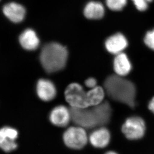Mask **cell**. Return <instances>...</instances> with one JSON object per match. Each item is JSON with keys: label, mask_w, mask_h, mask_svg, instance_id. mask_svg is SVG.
Wrapping results in <instances>:
<instances>
[{"label": "cell", "mask_w": 154, "mask_h": 154, "mask_svg": "<svg viewBox=\"0 0 154 154\" xmlns=\"http://www.w3.org/2000/svg\"><path fill=\"white\" fill-rule=\"evenodd\" d=\"M145 131V122L140 117L127 118L122 126V133L127 139L130 140L141 139L144 136Z\"/></svg>", "instance_id": "obj_6"}, {"label": "cell", "mask_w": 154, "mask_h": 154, "mask_svg": "<svg viewBox=\"0 0 154 154\" xmlns=\"http://www.w3.org/2000/svg\"><path fill=\"white\" fill-rule=\"evenodd\" d=\"M144 42L147 47L154 51V29L149 31L146 34Z\"/></svg>", "instance_id": "obj_18"}, {"label": "cell", "mask_w": 154, "mask_h": 154, "mask_svg": "<svg viewBox=\"0 0 154 154\" xmlns=\"http://www.w3.org/2000/svg\"><path fill=\"white\" fill-rule=\"evenodd\" d=\"M3 13L12 22L17 23L25 17L26 10L23 6L16 3H10L3 7Z\"/></svg>", "instance_id": "obj_11"}, {"label": "cell", "mask_w": 154, "mask_h": 154, "mask_svg": "<svg viewBox=\"0 0 154 154\" xmlns=\"http://www.w3.org/2000/svg\"><path fill=\"white\" fill-rule=\"evenodd\" d=\"M68 52L65 47L57 42L45 45L40 54V61L47 73H52L60 71L66 67Z\"/></svg>", "instance_id": "obj_3"}, {"label": "cell", "mask_w": 154, "mask_h": 154, "mask_svg": "<svg viewBox=\"0 0 154 154\" xmlns=\"http://www.w3.org/2000/svg\"><path fill=\"white\" fill-rule=\"evenodd\" d=\"M104 88L111 99L130 107L135 106L136 89L134 83L117 75L109 76L105 80Z\"/></svg>", "instance_id": "obj_2"}, {"label": "cell", "mask_w": 154, "mask_h": 154, "mask_svg": "<svg viewBox=\"0 0 154 154\" xmlns=\"http://www.w3.org/2000/svg\"><path fill=\"white\" fill-rule=\"evenodd\" d=\"M134 5H135L136 7L138 10L140 11H144L147 10L148 7V4L146 0H132Z\"/></svg>", "instance_id": "obj_19"}, {"label": "cell", "mask_w": 154, "mask_h": 154, "mask_svg": "<svg viewBox=\"0 0 154 154\" xmlns=\"http://www.w3.org/2000/svg\"><path fill=\"white\" fill-rule=\"evenodd\" d=\"M105 48L110 53L117 55L123 52L128 46V41L123 34L117 33L106 39Z\"/></svg>", "instance_id": "obj_10"}, {"label": "cell", "mask_w": 154, "mask_h": 154, "mask_svg": "<svg viewBox=\"0 0 154 154\" xmlns=\"http://www.w3.org/2000/svg\"><path fill=\"white\" fill-rule=\"evenodd\" d=\"M104 6L99 2L91 1L88 3L84 10V14L89 19H101L104 15Z\"/></svg>", "instance_id": "obj_14"}, {"label": "cell", "mask_w": 154, "mask_h": 154, "mask_svg": "<svg viewBox=\"0 0 154 154\" xmlns=\"http://www.w3.org/2000/svg\"><path fill=\"white\" fill-rule=\"evenodd\" d=\"M19 41L22 47L25 50L32 51L39 45V38L34 30L27 29L20 36Z\"/></svg>", "instance_id": "obj_13"}, {"label": "cell", "mask_w": 154, "mask_h": 154, "mask_svg": "<svg viewBox=\"0 0 154 154\" xmlns=\"http://www.w3.org/2000/svg\"><path fill=\"white\" fill-rule=\"evenodd\" d=\"M36 93L41 100L50 102L57 96V88L51 80L45 79H39L36 83Z\"/></svg>", "instance_id": "obj_8"}, {"label": "cell", "mask_w": 154, "mask_h": 154, "mask_svg": "<svg viewBox=\"0 0 154 154\" xmlns=\"http://www.w3.org/2000/svg\"><path fill=\"white\" fill-rule=\"evenodd\" d=\"M63 140L66 147L73 150H81L88 142L85 128L79 126L70 127L64 131Z\"/></svg>", "instance_id": "obj_5"}, {"label": "cell", "mask_w": 154, "mask_h": 154, "mask_svg": "<svg viewBox=\"0 0 154 154\" xmlns=\"http://www.w3.org/2000/svg\"><path fill=\"white\" fill-rule=\"evenodd\" d=\"M64 97L70 108L84 109L90 107L88 91L78 83H71L64 91Z\"/></svg>", "instance_id": "obj_4"}, {"label": "cell", "mask_w": 154, "mask_h": 154, "mask_svg": "<svg viewBox=\"0 0 154 154\" xmlns=\"http://www.w3.org/2000/svg\"><path fill=\"white\" fill-rule=\"evenodd\" d=\"M114 70L117 75L124 77L132 70V64L128 57L124 52L116 55L113 62Z\"/></svg>", "instance_id": "obj_12"}, {"label": "cell", "mask_w": 154, "mask_h": 154, "mask_svg": "<svg viewBox=\"0 0 154 154\" xmlns=\"http://www.w3.org/2000/svg\"><path fill=\"white\" fill-rule=\"evenodd\" d=\"M18 145L16 141L9 139L0 138V147L3 151L10 153L17 149Z\"/></svg>", "instance_id": "obj_16"}, {"label": "cell", "mask_w": 154, "mask_h": 154, "mask_svg": "<svg viewBox=\"0 0 154 154\" xmlns=\"http://www.w3.org/2000/svg\"><path fill=\"white\" fill-rule=\"evenodd\" d=\"M146 1H147V2L148 3L153 1V0H146Z\"/></svg>", "instance_id": "obj_23"}, {"label": "cell", "mask_w": 154, "mask_h": 154, "mask_svg": "<svg viewBox=\"0 0 154 154\" xmlns=\"http://www.w3.org/2000/svg\"><path fill=\"white\" fill-rule=\"evenodd\" d=\"M105 154H118L116 153V152H115L114 151H110L107 152H106V153Z\"/></svg>", "instance_id": "obj_22"}, {"label": "cell", "mask_w": 154, "mask_h": 154, "mask_svg": "<svg viewBox=\"0 0 154 154\" xmlns=\"http://www.w3.org/2000/svg\"><path fill=\"white\" fill-rule=\"evenodd\" d=\"M18 136L19 132L17 130L12 127H3L0 130V138L9 139L16 141Z\"/></svg>", "instance_id": "obj_15"}, {"label": "cell", "mask_w": 154, "mask_h": 154, "mask_svg": "<svg viewBox=\"0 0 154 154\" xmlns=\"http://www.w3.org/2000/svg\"><path fill=\"white\" fill-rule=\"evenodd\" d=\"M97 80L96 79L93 78V77H89L87 79H86L85 82V85L90 89L93 88L94 87L97 86Z\"/></svg>", "instance_id": "obj_20"}, {"label": "cell", "mask_w": 154, "mask_h": 154, "mask_svg": "<svg viewBox=\"0 0 154 154\" xmlns=\"http://www.w3.org/2000/svg\"><path fill=\"white\" fill-rule=\"evenodd\" d=\"M127 0H106L108 7L114 11L122 10L127 4Z\"/></svg>", "instance_id": "obj_17"}, {"label": "cell", "mask_w": 154, "mask_h": 154, "mask_svg": "<svg viewBox=\"0 0 154 154\" xmlns=\"http://www.w3.org/2000/svg\"><path fill=\"white\" fill-rule=\"evenodd\" d=\"M49 120L52 125L58 127L67 126L71 120L70 108L64 105L55 106L49 114Z\"/></svg>", "instance_id": "obj_7"}, {"label": "cell", "mask_w": 154, "mask_h": 154, "mask_svg": "<svg viewBox=\"0 0 154 154\" xmlns=\"http://www.w3.org/2000/svg\"><path fill=\"white\" fill-rule=\"evenodd\" d=\"M111 134L109 130L103 126L94 130L88 136V141L93 147L102 149L107 147L110 142Z\"/></svg>", "instance_id": "obj_9"}, {"label": "cell", "mask_w": 154, "mask_h": 154, "mask_svg": "<svg viewBox=\"0 0 154 154\" xmlns=\"http://www.w3.org/2000/svg\"><path fill=\"white\" fill-rule=\"evenodd\" d=\"M70 111L71 120L85 129L106 125L112 116V108L107 102L84 109L70 108Z\"/></svg>", "instance_id": "obj_1"}, {"label": "cell", "mask_w": 154, "mask_h": 154, "mask_svg": "<svg viewBox=\"0 0 154 154\" xmlns=\"http://www.w3.org/2000/svg\"><path fill=\"white\" fill-rule=\"evenodd\" d=\"M149 109L154 114V97L152 98L148 104Z\"/></svg>", "instance_id": "obj_21"}]
</instances>
